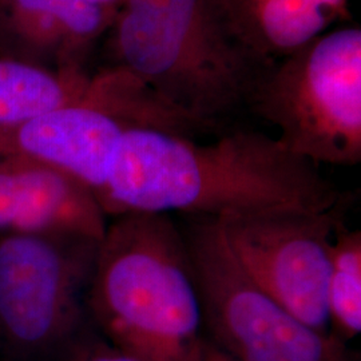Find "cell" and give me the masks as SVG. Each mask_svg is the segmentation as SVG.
Returning <instances> with one entry per match:
<instances>
[{
	"label": "cell",
	"mask_w": 361,
	"mask_h": 361,
	"mask_svg": "<svg viewBox=\"0 0 361 361\" xmlns=\"http://www.w3.org/2000/svg\"><path fill=\"white\" fill-rule=\"evenodd\" d=\"M99 241L59 234L0 235V340L43 361L74 344Z\"/></svg>",
	"instance_id": "52a82bcc"
},
{
	"label": "cell",
	"mask_w": 361,
	"mask_h": 361,
	"mask_svg": "<svg viewBox=\"0 0 361 361\" xmlns=\"http://www.w3.org/2000/svg\"><path fill=\"white\" fill-rule=\"evenodd\" d=\"M67 361H142L113 347L109 343H95L75 348Z\"/></svg>",
	"instance_id": "5bb4252c"
},
{
	"label": "cell",
	"mask_w": 361,
	"mask_h": 361,
	"mask_svg": "<svg viewBox=\"0 0 361 361\" xmlns=\"http://www.w3.org/2000/svg\"><path fill=\"white\" fill-rule=\"evenodd\" d=\"M0 13L23 47L56 58L59 67L80 66L79 58L116 15L90 0H0Z\"/></svg>",
	"instance_id": "8fae6325"
},
{
	"label": "cell",
	"mask_w": 361,
	"mask_h": 361,
	"mask_svg": "<svg viewBox=\"0 0 361 361\" xmlns=\"http://www.w3.org/2000/svg\"><path fill=\"white\" fill-rule=\"evenodd\" d=\"M340 205L326 212L276 210L214 219L234 257L285 310L328 334L326 283Z\"/></svg>",
	"instance_id": "ba28073f"
},
{
	"label": "cell",
	"mask_w": 361,
	"mask_h": 361,
	"mask_svg": "<svg viewBox=\"0 0 361 361\" xmlns=\"http://www.w3.org/2000/svg\"><path fill=\"white\" fill-rule=\"evenodd\" d=\"M207 361H232L229 357H222V356H217V355H213V353H209L207 352Z\"/></svg>",
	"instance_id": "2e32d148"
},
{
	"label": "cell",
	"mask_w": 361,
	"mask_h": 361,
	"mask_svg": "<svg viewBox=\"0 0 361 361\" xmlns=\"http://www.w3.org/2000/svg\"><path fill=\"white\" fill-rule=\"evenodd\" d=\"M234 30L265 63L305 47L352 19L349 0H224Z\"/></svg>",
	"instance_id": "30bf717a"
},
{
	"label": "cell",
	"mask_w": 361,
	"mask_h": 361,
	"mask_svg": "<svg viewBox=\"0 0 361 361\" xmlns=\"http://www.w3.org/2000/svg\"><path fill=\"white\" fill-rule=\"evenodd\" d=\"M110 28L114 66L202 131L246 106L269 65L246 47L224 0H123Z\"/></svg>",
	"instance_id": "3957f363"
},
{
	"label": "cell",
	"mask_w": 361,
	"mask_h": 361,
	"mask_svg": "<svg viewBox=\"0 0 361 361\" xmlns=\"http://www.w3.org/2000/svg\"><path fill=\"white\" fill-rule=\"evenodd\" d=\"M98 200L111 217L183 213L224 219L340 205V195L316 164L277 138L245 129L209 143L171 130H130L113 153Z\"/></svg>",
	"instance_id": "6da1fadb"
},
{
	"label": "cell",
	"mask_w": 361,
	"mask_h": 361,
	"mask_svg": "<svg viewBox=\"0 0 361 361\" xmlns=\"http://www.w3.org/2000/svg\"><path fill=\"white\" fill-rule=\"evenodd\" d=\"M204 324L232 361H349L340 337L300 322L234 257L214 219L182 232Z\"/></svg>",
	"instance_id": "8992f818"
},
{
	"label": "cell",
	"mask_w": 361,
	"mask_h": 361,
	"mask_svg": "<svg viewBox=\"0 0 361 361\" xmlns=\"http://www.w3.org/2000/svg\"><path fill=\"white\" fill-rule=\"evenodd\" d=\"M80 66L52 71L40 66L0 58V128L77 101L90 83Z\"/></svg>",
	"instance_id": "7c38bea8"
},
{
	"label": "cell",
	"mask_w": 361,
	"mask_h": 361,
	"mask_svg": "<svg viewBox=\"0 0 361 361\" xmlns=\"http://www.w3.org/2000/svg\"><path fill=\"white\" fill-rule=\"evenodd\" d=\"M91 3L98 4L104 8L111 10V11H118V8L121 7V4L123 3V0H90Z\"/></svg>",
	"instance_id": "9a60e30c"
},
{
	"label": "cell",
	"mask_w": 361,
	"mask_h": 361,
	"mask_svg": "<svg viewBox=\"0 0 361 361\" xmlns=\"http://www.w3.org/2000/svg\"><path fill=\"white\" fill-rule=\"evenodd\" d=\"M329 324L341 338L361 332V233L337 229L331 249L326 283Z\"/></svg>",
	"instance_id": "4fadbf2b"
},
{
	"label": "cell",
	"mask_w": 361,
	"mask_h": 361,
	"mask_svg": "<svg viewBox=\"0 0 361 361\" xmlns=\"http://www.w3.org/2000/svg\"><path fill=\"white\" fill-rule=\"evenodd\" d=\"M140 128L200 133L140 79L113 66L91 77L77 101L0 128V158H26L58 169L98 198L118 143Z\"/></svg>",
	"instance_id": "5b68a950"
},
{
	"label": "cell",
	"mask_w": 361,
	"mask_h": 361,
	"mask_svg": "<svg viewBox=\"0 0 361 361\" xmlns=\"http://www.w3.org/2000/svg\"><path fill=\"white\" fill-rule=\"evenodd\" d=\"M246 106L310 162L361 161V28L331 30L264 68Z\"/></svg>",
	"instance_id": "277c9868"
},
{
	"label": "cell",
	"mask_w": 361,
	"mask_h": 361,
	"mask_svg": "<svg viewBox=\"0 0 361 361\" xmlns=\"http://www.w3.org/2000/svg\"><path fill=\"white\" fill-rule=\"evenodd\" d=\"M104 207L80 180L49 165L0 158V235L59 234L101 241Z\"/></svg>",
	"instance_id": "9c48e42d"
},
{
	"label": "cell",
	"mask_w": 361,
	"mask_h": 361,
	"mask_svg": "<svg viewBox=\"0 0 361 361\" xmlns=\"http://www.w3.org/2000/svg\"><path fill=\"white\" fill-rule=\"evenodd\" d=\"M113 219L97 246L86 298L107 343L142 361H207L183 234L168 214Z\"/></svg>",
	"instance_id": "7a4b0ae2"
}]
</instances>
